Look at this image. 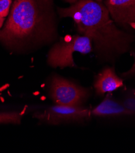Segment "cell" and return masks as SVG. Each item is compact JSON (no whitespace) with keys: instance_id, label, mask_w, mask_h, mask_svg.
I'll list each match as a JSON object with an SVG mask.
<instances>
[{"instance_id":"6da1fadb","label":"cell","mask_w":135,"mask_h":153,"mask_svg":"<svg viewBox=\"0 0 135 153\" xmlns=\"http://www.w3.org/2000/svg\"><path fill=\"white\" fill-rule=\"evenodd\" d=\"M55 36L54 0H15L0 30V42L20 50L49 43Z\"/></svg>"},{"instance_id":"7a4b0ae2","label":"cell","mask_w":135,"mask_h":153,"mask_svg":"<svg viewBox=\"0 0 135 153\" xmlns=\"http://www.w3.org/2000/svg\"><path fill=\"white\" fill-rule=\"evenodd\" d=\"M57 8L60 17L71 18L77 31L91 40L95 50L105 57L122 54L129 49L132 36L117 27L105 5L95 0H71Z\"/></svg>"},{"instance_id":"3957f363","label":"cell","mask_w":135,"mask_h":153,"mask_svg":"<svg viewBox=\"0 0 135 153\" xmlns=\"http://www.w3.org/2000/svg\"><path fill=\"white\" fill-rule=\"evenodd\" d=\"M93 50L92 42L88 37L79 35L67 36L61 38L51 48L48 55V64L54 68L74 67V53L86 54Z\"/></svg>"},{"instance_id":"277c9868","label":"cell","mask_w":135,"mask_h":153,"mask_svg":"<svg viewBox=\"0 0 135 153\" xmlns=\"http://www.w3.org/2000/svg\"><path fill=\"white\" fill-rule=\"evenodd\" d=\"M50 96L55 104L80 106L88 98L89 91L85 88L55 75L51 82Z\"/></svg>"},{"instance_id":"5b68a950","label":"cell","mask_w":135,"mask_h":153,"mask_svg":"<svg viewBox=\"0 0 135 153\" xmlns=\"http://www.w3.org/2000/svg\"><path fill=\"white\" fill-rule=\"evenodd\" d=\"M91 117V109L82 105L68 106L57 104L35 115V118L52 125L82 121Z\"/></svg>"},{"instance_id":"8992f818","label":"cell","mask_w":135,"mask_h":153,"mask_svg":"<svg viewBox=\"0 0 135 153\" xmlns=\"http://www.w3.org/2000/svg\"><path fill=\"white\" fill-rule=\"evenodd\" d=\"M105 5L115 23L135 29V0H105Z\"/></svg>"},{"instance_id":"52a82bcc","label":"cell","mask_w":135,"mask_h":153,"mask_svg":"<svg viewBox=\"0 0 135 153\" xmlns=\"http://www.w3.org/2000/svg\"><path fill=\"white\" fill-rule=\"evenodd\" d=\"M123 84V81L118 77L114 70L111 67H107L97 76L94 87L96 94L102 96L106 93L112 92L122 87Z\"/></svg>"},{"instance_id":"ba28073f","label":"cell","mask_w":135,"mask_h":153,"mask_svg":"<svg viewBox=\"0 0 135 153\" xmlns=\"http://www.w3.org/2000/svg\"><path fill=\"white\" fill-rule=\"evenodd\" d=\"M91 116L110 117L134 115L122 105L108 95L99 105L91 109Z\"/></svg>"},{"instance_id":"9c48e42d","label":"cell","mask_w":135,"mask_h":153,"mask_svg":"<svg viewBox=\"0 0 135 153\" xmlns=\"http://www.w3.org/2000/svg\"><path fill=\"white\" fill-rule=\"evenodd\" d=\"M21 117L17 112L0 113V124L1 123H20Z\"/></svg>"},{"instance_id":"30bf717a","label":"cell","mask_w":135,"mask_h":153,"mask_svg":"<svg viewBox=\"0 0 135 153\" xmlns=\"http://www.w3.org/2000/svg\"><path fill=\"white\" fill-rule=\"evenodd\" d=\"M121 103L126 109L135 115V91L127 95Z\"/></svg>"},{"instance_id":"8fae6325","label":"cell","mask_w":135,"mask_h":153,"mask_svg":"<svg viewBox=\"0 0 135 153\" xmlns=\"http://www.w3.org/2000/svg\"><path fill=\"white\" fill-rule=\"evenodd\" d=\"M12 0H0V15L3 17L7 16L12 4Z\"/></svg>"},{"instance_id":"7c38bea8","label":"cell","mask_w":135,"mask_h":153,"mask_svg":"<svg viewBox=\"0 0 135 153\" xmlns=\"http://www.w3.org/2000/svg\"><path fill=\"white\" fill-rule=\"evenodd\" d=\"M134 59H135V55H134ZM135 73V62L134 63V65L132 67V68H131V70H130L127 73L125 74V75H131V74H133Z\"/></svg>"},{"instance_id":"4fadbf2b","label":"cell","mask_w":135,"mask_h":153,"mask_svg":"<svg viewBox=\"0 0 135 153\" xmlns=\"http://www.w3.org/2000/svg\"><path fill=\"white\" fill-rule=\"evenodd\" d=\"M4 22V18L0 15V28L2 27Z\"/></svg>"},{"instance_id":"5bb4252c","label":"cell","mask_w":135,"mask_h":153,"mask_svg":"<svg viewBox=\"0 0 135 153\" xmlns=\"http://www.w3.org/2000/svg\"><path fill=\"white\" fill-rule=\"evenodd\" d=\"M95 1H99V2H102V0H95Z\"/></svg>"}]
</instances>
